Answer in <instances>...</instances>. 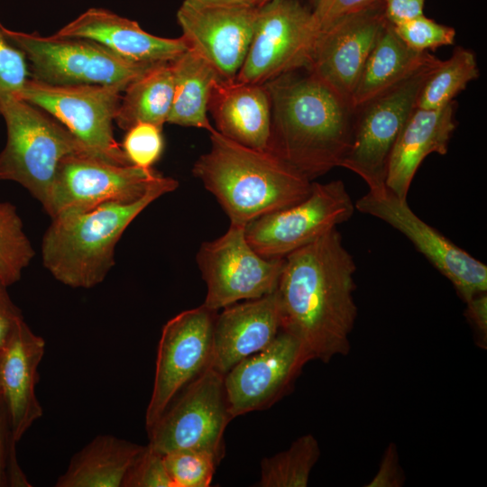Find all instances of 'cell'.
I'll return each mask as SVG.
<instances>
[{
	"label": "cell",
	"mask_w": 487,
	"mask_h": 487,
	"mask_svg": "<svg viewBox=\"0 0 487 487\" xmlns=\"http://www.w3.org/2000/svg\"><path fill=\"white\" fill-rule=\"evenodd\" d=\"M123 487H173L163 455L149 445L144 446L129 469Z\"/></svg>",
	"instance_id": "d590c367"
},
{
	"label": "cell",
	"mask_w": 487,
	"mask_h": 487,
	"mask_svg": "<svg viewBox=\"0 0 487 487\" xmlns=\"http://www.w3.org/2000/svg\"><path fill=\"white\" fill-rule=\"evenodd\" d=\"M382 0H313V17L321 30L340 18L367 9Z\"/></svg>",
	"instance_id": "8d00e7d4"
},
{
	"label": "cell",
	"mask_w": 487,
	"mask_h": 487,
	"mask_svg": "<svg viewBox=\"0 0 487 487\" xmlns=\"http://www.w3.org/2000/svg\"><path fill=\"white\" fill-rule=\"evenodd\" d=\"M222 309L215 318L209 366L225 375L269 345L280 332L281 320L276 290Z\"/></svg>",
	"instance_id": "d6986e66"
},
{
	"label": "cell",
	"mask_w": 487,
	"mask_h": 487,
	"mask_svg": "<svg viewBox=\"0 0 487 487\" xmlns=\"http://www.w3.org/2000/svg\"><path fill=\"white\" fill-rule=\"evenodd\" d=\"M354 211V203L342 180L313 182L305 199L251 221L244 226V233L259 254L285 258L348 221Z\"/></svg>",
	"instance_id": "7c38bea8"
},
{
	"label": "cell",
	"mask_w": 487,
	"mask_h": 487,
	"mask_svg": "<svg viewBox=\"0 0 487 487\" xmlns=\"http://www.w3.org/2000/svg\"><path fill=\"white\" fill-rule=\"evenodd\" d=\"M479 77L475 53L457 46L452 55L442 60L425 82L417 100V107L438 109L455 100L467 85Z\"/></svg>",
	"instance_id": "83f0119b"
},
{
	"label": "cell",
	"mask_w": 487,
	"mask_h": 487,
	"mask_svg": "<svg viewBox=\"0 0 487 487\" xmlns=\"http://www.w3.org/2000/svg\"><path fill=\"white\" fill-rule=\"evenodd\" d=\"M455 101L438 109L416 107L404 124L390 156L385 185L407 199L413 178L426 157L445 155L455 132Z\"/></svg>",
	"instance_id": "7402d4cb"
},
{
	"label": "cell",
	"mask_w": 487,
	"mask_h": 487,
	"mask_svg": "<svg viewBox=\"0 0 487 487\" xmlns=\"http://www.w3.org/2000/svg\"><path fill=\"white\" fill-rule=\"evenodd\" d=\"M7 288L0 282V354L17 325L24 319L21 309L12 300Z\"/></svg>",
	"instance_id": "74e56055"
},
{
	"label": "cell",
	"mask_w": 487,
	"mask_h": 487,
	"mask_svg": "<svg viewBox=\"0 0 487 487\" xmlns=\"http://www.w3.org/2000/svg\"><path fill=\"white\" fill-rule=\"evenodd\" d=\"M4 30L8 40L25 55L32 78L51 85H102L125 89L154 66L133 63L85 38Z\"/></svg>",
	"instance_id": "52a82bcc"
},
{
	"label": "cell",
	"mask_w": 487,
	"mask_h": 487,
	"mask_svg": "<svg viewBox=\"0 0 487 487\" xmlns=\"http://www.w3.org/2000/svg\"><path fill=\"white\" fill-rule=\"evenodd\" d=\"M355 209L374 216L405 235L455 287L466 303L487 290V266L420 219L407 199L386 186L369 189L354 203Z\"/></svg>",
	"instance_id": "9a60e30c"
},
{
	"label": "cell",
	"mask_w": 487,
	"mask_h": 487,
	"mask_svg": "<svg viewBox=\"0 0 487 487\" xmlns=\"http://www.w3.org/2000/svg\"><path fill=\"white\" fill-rule=\"evenodd\" d=\"M466 317L475 326L482 338H486L487 332V296L486 292L473 297L466 302Z\"/></svg>",
	"instance_id": "60d3db41"
},
{
	"label": "cell",
	"mask_w": 487,
	"mask_h": 487,
	"mask_svg": "<svg viewBox=\"0 0 487 487\" xmlns=\"http://www.w3.org/2000/svg\"><path fill=\"white\" fill-rule=\"evenodd\" d=\"M216 312L202 304L180 312L163 326L145 414L146 429L179 392L210 365Z\"/></svg>",
	"instance_id": "2e32d148"
},
{
	"label": "cell",
	"mask_w": 487,
	"mask_h": 487,
	"mask_svg": "<svg viewBox=\"0 0 487 487\" xmlns=\"http://www.w3.org/2000/svg\"><path fill=\"white\" fill-rule=\"evenodd\" d=\"M433 55L409 48L386 23L360 75L352 96L355 108L400 81Z\"/></svg>",
	"instance_id": "d4e9b609"
},
{
	"label": "cell",
	"mask_w": 487,
	"mask_h": 487,
	"mask_svg": "<svg viewBox=\"0 0 487 487\" xmlns=\"http://www.w3.org/2000/svg\"><path fill=\"white\" fill-rule=\"evenodd\" d=\"M170 63L174 90L167 123L211 133L215 128L207 117V104L214 84L222 78L206 60L189 50Z\"/></svg>",
	"instance_id": "484cf974"
},
{
	"label": "cell",
	"mask_w": 487,
	"mask_h": 487,
	"mask_svg": "<svg viewBox=\"0 0 487 487\" xmlns=\"http://www.w3.org/2000/svg\"><path fill=\"white\" fill-rule=\"evenodd\" d=\"M173 487H208L220 460L195 449H177L163 455Z\"/></svg>",
	"instance_id": "4dcf8cb0"
},
{
	"label": "cell",
	"mask_w": 487,
	"mask_h": 487,
	"mask_svg": "<svg viewBox=\"0 0 487 487\" xmlns=\"http://www.w3.org/2000/svg\"><path fill=\"white\" fill-rule=\"evenodd\" d=\"M319 32L311 9L299 0L266 2L259 6L253 35L235 78L264 84L308 69Z\"/></svg>",
	"instance_id": "9c48e42d"
},
{
	"label": "cell",
	"mask_w": 487,
	"mask_h": 487,
	"mask_svg": "<svg viewBox=\"0 0 487 487\" xmlns=\"http://www.w3.org/2000/svg\"><path fill=\"white\" fill-rule=\"evenodd\" d=\"M45 341L34 334L24 319L15 327L1 354L0 378L14 437L16 442L42 416L35 387Z\"/></svg>",
	"instance_id": "44dd1931"
},
{
	"label": "cell",
	"mask_w": 487,
	"mask_h": 487,
	"mask_svg": "<svg viewBox=\"0 0 487 487\" xmlns=\"http://www.w3.org/2000/svg\"><path fill=\"white\" fill-rule=\"evenodd\" d=\"M173 90L171 63L152 66L123 91L115 122L125 131L142 122L162 128L170 112Z\"/></svg>",
	"instance_id": "4316f807"
},
{
	"label": "cell",
	"mask_w": 487,
	"mask_h": 487,
	"mask_svg": "<svg viewBox=\"0 0 487 487\" xmlns=\"http://www.w3.org/2000/svg\"><path fill=\"white\" fill-rule=\"evenodd\" d=\"M271 105L266 151L313 181L341 164L350 148L354 107L308 69L264 83Z\"/></svg>",
	"instance_id": "7a4b0ae2"
},
{
	"label": "cell",
	"mask_w": 487,
	"mask_h": 487,
	"mask_svg": "<svg viewBox=\"0 0 487 487\" xmlns=\"http://www.w3.org/2000/svg\"><path fill=\"white\" fill-rule=\"evenodd\" d=\"M124 90L116 86L51 85L29 78L19 98L52 115L97 158L128 165L113 128Z\"/></svg>",
	"instance_id": "30bf717a"
},
{
	"label": "cell",
	"mask_w": 487,
	"mask_h": 487,
	"mask_svg": "<svg viewBox=\"0 0 487 487\" xmlns=\"http://www.w3.org/2000/svg\"><path fill=\"white\" fill-rule=\"evenodd\" d=\"M393 26L409 48L421 52L452 45L456 35L453 27L438 23L424 14Z\"/></svg>",
	"instance_id": "836d02e7"
},
{
	"label": "cell",
	"mask_w": 487,
	"mask_h": 487,
	"mask_svg": "<svg viewBox=\"0 0 487 487\" xmlns=\"http://www.w3.org/2000/svg\"><path fill=\"white\" fill-rule=\"evenodd\" d=\"M34 256L16 207L0 202V282L9 287L19 281Z\"/></svg>",
	"instance_id": "f546056e"
},
{
	"label": "cell",
	"mask_w": 487,
	"mask_h": 487,
	"mask_svg": "<svg viewBox=\"0 0 487 487\" xmlns=\"http://www.w3.org/2000/svg\"><path fill=\"white\" fill-rule=\"evenodd\" d=\"M7 407L0 396V487L31 486L17 460Z\"/></svg>",
	"instance_id": "e575fe53"
},
{
	"label": "cell",
	"mask_w": 487,
	"mask_h": 487,
	"mask_svg": "<svg viewBox=\"0 0 487 487\" xmlns=\"http://www.w3.org/2000/svg\"><path fill=\"white\" fill-rule=\"evenodd\" d=\"M442 60L434 55L409 76L354 108L350 148L341 164L361 177L369 189L385 185L388 162L418 95Z\"/></svg>",
	"instance_id": "8992f818"
},
{
	"label": "cell",
	"mask_w": 487,
	"mask_h": 487,
	"mask_svg": "<svg viewBox=\"0 0 487 487\" xmlns=\"http://www.w3.org/2000/svg\"><path fill=\"white\" fill-rule=\"evenodd\" d=\"M4 29L0 22V107L19 98L30 75L25 55L8 40Z\"/></svg>",
	"instance_id": "d6a6232c"
},
{
	"label": "cell",
	"mask_w": 487,
	"mask_h": 487,
	"mask_svg": "<svg viewBox=\"0 0 487 487\" xmlns=\"http://www.w3.org/2000/svg\"><path fill=\"white\" fill-rule=\"evenodd\" d=\"M0 115L7 131L0 180L20 184L46 210L60 161L71 154L96 155L52 115L21 98L5 103Z\"/></svg>",
	"instance_id": "5b68a950"
},
{
	"label": "cell",
	"mask_w": 487,
	"mask_h": 487,
	"mask_svg": "<svg viewBox=\"0 0 487 487\" xmlns=\"http://www.w3.org/2000/svg\"><path fill=\"white\" fill-rule=\"evenodd\" d=\"M320 448L310 434L296 439L290 446L273 456L262 459L258 487H306L318 460Z\"/></svg>",
	"instance_id": "f1b7e54d"
},
{
	"label": "cell",
	"mask_w": 487,
	"mask_h": 487,
	"mask_svg": "<svg viewBox=\"0 0 487 487\" xmlns=\"http://www.w3.org/2000/svg\"><path fill=\"white\" fill-rule=\"evenodd\" d=\"M178 187L176 179L163 176L137 200L51 218L41 241L44 268L70 288L100 284L115 265V246L126 228L150 204Z\"/></svg>",
	"instance_id": "277c9868"
},
{
	"label": "cell",
	"mask_w": 487,
	"mask_h": 487,
	"mask_svg": "<svg viewBox=\"0 0 487 487\" xmlns=\"http://www.w3.org/2000/svg\"><path fill=\"white\" fill-rule=\"evenodd\" d=\"M54 35L88 39L126 60L149 66L171 62L188 50L181 37L152 35L133 20L96 7L83 12Z\"/></svg>",
	"instance_id": "ffe728a7"
},
{
	"label": "cell",
	"mask_w": 487,
	"mask_h": 487,
	"mask_svg": "<svg viewBox=\"0 0 487 487\" xmlns=\"http://www.w3.org/2000/svg\"><path fill=\"white\" fill-rule=\"evenodd\" d=\"M162 177L153 169L115 164L89 153L71 154L60 163L45 212L53 218L106 203L134 201Z\"/></svg>",
	"instance_id": "5bb4252c"
},
{
	"label": "cell",
	"mask_w": 487,
	"mask_h": 487,
	"mask_svg": "<svg viewBox=\"0 0 487 487\" xmlns=\"http://www.w3.org/2000/svg\"><path fill=\"white\" fill-rule=\"evenodd\" d=\"M425 0H382L388 23L398 25L423 15Z\"/></svg>",
	"instance_id": "ab89813d"
},
{
	"label": "cell",
	"mask_w": 487,
	"mask_h": 487,
	"mask_svg": "<svg viewBox=\"0 0 487 487\" xmlns=\"http://www.w3.org/2000/svg\"><path fill=\"white\" fill-rule=\"evenodd\" d=\"M2 354V353H1ZM1 354H0V360H1ZM2 395V386H1V378H0V396Z\"/></svg>",
	"instance_id": "7bdbcfd3"
},
{
	"label": "cell",
	"mask_w": 487,
	"mask_h": 487,
	"mask_svg": "<svg viewBox=\"0 0 487 487\" xmlns=\"http://www.w3.org/2000/svg\"><path fill=\"white\" fill-rule=\"evenodd\" d=\"M231 419L224 374L208 366L147 428L148 445L162 455L195 449L209 452L221 461L225 455L224 433Z\"/></svg>",
	"instance_id": "ba28073f"
},
{
	"label": "cell",
	"mask_w": 487,
	"mask_h": 487,
	"mask_svg": "<svg viewBox=\"0 0 487 487\" xmlns=\"http://www.w3.org/2000/svg\"><path fill=\"white\" fill-rule=\"evenodd\" d=\"M252 3H253L254 5L260 6V5H262L263 4H265L266 2L270 1V0H250Z\"/></svg>",
	"instance_id": "b9f144b4"
},
{
	"label": "cell",
	"mask_w": 487,
	"mask_h": 487,
	"mask_svg": "<svg viewBox=\"0 0 487 487\" xmlns=\"http://www.w3.org/2000/svg\"><path fill=\"white\" fill-rule=\"evenodd\" d=\"M308 362L300 342L280 330L269 345L242 360L224 375L232 418L273 405L291 390Z\"/></svg>",
	"instance_id": "e0dca14e"
},
{
	"label": "cell",
	"mask_w": 487,
	"mask_h": 487,
	"mask_svg": "<svg viewBox=\"0 0 487 487\" xmlns=\"http://www.w3.org/2000/svg\"><path fill=\"white\" fill-rule=\"evenodd\" d=\"M210 149L194 162L192 174L220 204L231 225L295 205L313 181L268 151L252 149L209 133Z\"/></svg>",
	"instance_id": "3957f363"
},
{
	"label": "cell",
	"mask_w": 487,
	"mask_h": 487,
	"mask_svg": "<svg viewBox=\"0 0 487 487\" xmlns=\"http://www.w3.org/2000/svg\"><path fill=\"white\" fill-rule=\"evenodd\" d=\"M403 483L400 474L397 447L391 444L386 449L379 470L366 486L369 487H398Z\"/></svg>",
	"instance_id": "f35d334b"
},
{
	"label": "cell",
	"mask_w": 487,
	"mask_h": 487,
	"mask_svg": "<svg viewBox=\"0 0 487 487\" xmlns=\"http://www.w3.org/2000/svg\"><path fill=\"white\" fill-rule=\"evenodd\" d=\"M355 271L337 227L285 257L276 289L281 330L300 342L310 361L349 353Z\"/></svg>",
	"instance_id": "6da1fadb"
},
{
	"label": "cell",
	"mask_w": 487,
	"mask_h": 487,
	"mask_svg": "<svg viewBox=\"0 0 487 487\" xmlns=\"http://www.w3.org/2000/svg\"><path fill=\"white\" fill-rule=\"evenodd\" d=\"M386 23L382 2L338 19L320 31L308 69L352 104L362 70Z\"/></svg>",
	"instance_id": "ac0fdd59"
},
{
	"label": "cell",
	"mask_w": 487,
	"mask_h": 487,
	"mask_svg": "<svg viewBox=\"0 0 487 487\" xmlns=\"http://www.w3.org/2000/svg\"><path fill=\"white\" fill-rule=\"evenodd\" d=\"M144 446L112 435H99L77 452L56 487H123Z\"/></svg>",
	"instance_id": "cb8c5ba5"
},
{
	"label": "cell",
	"mask_w": 487,
	"mask_h": 487,
	"mask_svg": "<svg viewBox=\"0 0 487 487\" xmlns=\"http://www.w3.org/2000/svg\"><path fill=\"white\" fill-rule=\"evenodd\" d=\"M121 146L130 164L152 169L164 149L162 128L150 123H137L126 130Z\"/></svg>",
	"instance_id": "1f68e13d"
},
{
	"label": "cell",
	"mask_w": 487,
	"mask_h": 487,
	"mask_svg": "<svg viewBox=\"0 0 487 487\" xmlns=\"http://www.w3.org/2000/svg\"><path fill=\"white\" fill-rule=\"evenodd\" d=\"M197 263L207 285L203 305L217 311L276 290L285 258H266L249 244L244 226L231 225L218 238L201 244Z\"/></svg>",
	"instance_id": "8fae6325"
},
{
	"label": "cell",
	"mask_w": 487,
	"mask_h": 487,
	"mask_svg": "<svg viewBox=\"0 0 487 487\" xmlns=\"http://www.w3.org/2000/svg\"><path fill=\"white\" fill-rule=\"evenodd\" d=\"M258 12L250 0H183L177 21L188 50L222 78L234 79L248 51Z\"/></svg>",
	"instance_id": "4fadbf2b"
},
{
	"label": "cell",
	"mask_w": 487,
	"mask_h": 487,
	"mask_svg": "<svg viewBox=\"0 0 487 487\" xmlns=\"http://www.w3.org/2000/svg\"><path fill=\"white\" fill-rule=\"evenodd\" d=\"M207 112L216 131L241 145L266 151L271 129V105L264 84L218 79L213 86Z\"/></svg>",
	"instance_id": "603a6c76"
}]
</instances>
